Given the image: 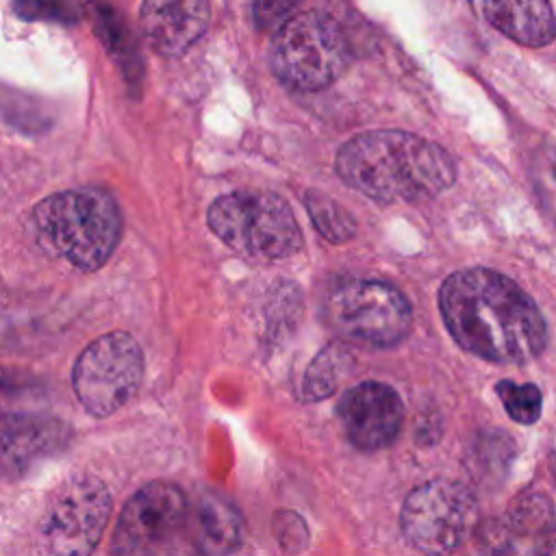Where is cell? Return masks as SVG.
Instances as JSON below:
<instances>
[{"label": "cell", "mask_w": 556, "mask_h": 556, "mask_svg": "<svg viewBox=\"0 0 556 556\" xmlns=\"http://www.w3.org/2000/svg\"><path fill=\"white\" fill-rule=\"evenodd\" d=\"M141 378V345L132 334L115 330L98 337L80 352L72 369V389L80 406L102 419L128 404Z\"/></svg>", "instance_id": "obj_8"}, {"label": "cell", "mask_w": 556, "mask_h": 556, "mask_svg": "<svg viewBox=\"0 0 556 556\" xmlns=\"http://www.w3.org/2000/svg\"><path fill=\"white\" fill-rule=\"evenodd\" d=\"M33 222L46 250L85 271L109 261L122 232L115 200L91 187L43 198L33 211Z\"/></svg>", "instance_id": "obj_3"}, {"label": "cell", "mask_w": 556, "mask_h": 556, "mask_svg": "<svg viewBox=\"0 0 556 556\" xmlns=\"http://www.w3.org/2000/svg\"><path fill=\"white\" fill-rule=\"evenodd\" d=\"M334 167L348 187L380 202L428 200L456 178L454 161L439 143L402 130L352 137L337 152Z\"/></svg>", "instance_id": "obj_2"}, {"label": "cell", "mask_w": 556, "mask_h": 556, "mask_svg": "<svg viewBox=\"0 0 556 556\" xmlns=\"http://www.w3.org/2000/svg\"><path fill=\"white\" fill-rule=\"evenodd\" d=\"M350 61V41L326 11H304L285 22L271 41L269 65L295 91H319L334 83Z\"/></svg>", "instance_id": "obj_4"}, {"label": "cell", "mask_w": 556, "mask_h": 556, "mask_svg": "<svg viewBox=\"0 0 556 556\" xmlns=\"http://www.w3.org/2000/svg\"><path fill=\"white\" fill-rule=\"evenodd\" d=\"M109 486L89 473L65 480L48 500L37 526L43 556H91L111 519Z\"/></svg>", "instance_id": "obj_7"}, {"label": "cell", "mask_w": 556, "mask_h": 556, "mask_svg": "<svg viewBox=\"0 0 556 556\" xmlns=\"http://www.w3.org/2000/svg\"><path fill=\"white\" fill-rule=\"evenodd\" d=\"M208 228L235 252L254 258H285L302 248V232L289 204L267 191H235L206 213Z\"/></svg>", "instance_id": "obj_5"}, {"label": "cell", "mask_w": 556, "mask_h": 556, "mask_svg": "<svg viewBox=\"0 0 556 556\" xmlns=\"http://www.w3.org/2000/svg\"><path fill=\"white\" fill-rule=\"evenodd\" d=\"M208 17V0H143L139 26L159 54L178 56L204 35Z\"/></svg>", "instance_id": "obj_13"}, {"label": "cell", "mask_w": 556, "mask_h": 556, "mask_svg": "<svg viewBox=\"0 0 556 556\" xmlns=\"http://www.w3.org/2000/svg\"><path fill=\"white\" fill-rule=\"evenodd\" d=\"M41 382L20 369L0 365V417L11 413H28L26 408L39 402Z\"/></svg>", "instance_id": "obj_18"}, {"label": "cell", "mask_w": 556, "mask_h": 556, "mask_svg": "<svg viewBox=\"0 0 556 556\" xmlns=\"http://www.w3.org/2000/svg\"><path fill=\"white\" fill-rule=\"evenodd\" d=\"M439 308L452 339L489 363H528L547 343V326L532 298L504 274L473 267L439 289Z\"/></svg>", "instance_id": "obj_1"}, {"label": "cell", "mask_w": 556, "mask_h": 556, "mask_svg": "<svg viewBox=\"0 0 556 556\" xmlns=\"http://www.w3.org/2000/svg\"><path fill=\"white\" fill-rule=\"evenodd\" d=\"M476 11L502 35L521 46H545L556 37L549 0H471Z\"/></svg>", "instance_id": "obj_15"}, {"label": "cell", "mask_w": 556, "mask_h": 556, "mask_svg": "<svg viewBox=\"0 0 556 556\" xmlns=\"http://www.w3.org/2000/svg\"><path fill=\"white\" fill-rule=\"evenodd\" d=\"M302 0H252V17L261 30H278L289 22Z\"/></svg>", "instance_id": "obj_21"}, {"label": "cell", "mask_w": 556, "mask_h": 556, "mask_svg": "<svg viewBox=\"0 0 556 556\" xmlns=\"http://www.w3.org/2000/svg\"><path fill=\"white\" fill-rule=\"evenodd\" d=\"M345 358H348V352L339 345H330L324 352H319L304 376V384H302L304 397L317 400L332 393Z\"/></svg>", "instance_id": "obj_20"}, {"label": "cell", "mask_w": 556, "mask_h": 556, "mask_svg": "<svg viewBox=\"0 0 556 556\" xmlns=\"http://www.w3.org/2000/svg\"><path fill=\"white\" fill-rule=\"evenodd\" d=\"M72 428L52 415L11 413L0 417V480L20 478L35 465L61 454Z\"/></svg>", "instance_id": "obj_12"}, {"label": "cell", "mask_w": 556, "mask_h": 556, "mask_svg": "<svg viewBox=\"0 0 556 556\" xmlns=\"http://www.w3.org/2000/svg\"><path fill=\"white\" fill-rule=\"evenodd\" d=\"M15 11L28 20H56V22H74L76 7L72 0H20Z\"/></svg>", "instance_id": "obj_22"}, {"label": "cell", "mask_w": 556, "mask_h": 556, "mask_svg": "<svg viewBox=\"0 0 556 556\" xmlns=\"http://www.w3.org/2000/svg\"><path fill=\"white\" fill-rule=\"evenodd\" d=\"M187 534L200 556H230L243 541V519L224 495L204 491L189 502Z\"/></svg>", "instance_id": "obj_14"}, {"label": "cell", "mask_w": 556, "mask_h": 556, "mask_svg": "<svg viewBox=\"0 0 556 556\" xmlns=\"http://www.w3.org/2000/svg\"><path fill=\"white\" fill-rule=\"evenodd\" d=\"M341 428L350 443L365 452L389 447L402 428L404 406L395 389L365 380L348 389L337 406Z\"/></svg>", "instance_id": "obj_11"}, {"label": "cell", "mask_w": 556, "mask_h": 556, "mask_svg": "<svg viewBox=\"0 0 556 556\" xmlns=\"http://www.w3.org/2000/svg\"><path fill=\"white\" fill-rule=\"evenodd\" d=\"M85 9L102 43L119 63H124V70H128V63L135 61L137 56H135V46L124 20L115 13V9L106 0H85Z\"/></svg>", "instance_id": "obj_17"}, {"label": "cell", "mask_w": 556, "mask_h": 556, "mask_svg": "<svg viewBox=\"0 0 556 556\" xmlns=\"http://www.w3.org/2000/svg\"><path fill=\"white\" fill-rule=\"evenodd\" d=\"M189 497L165 480L143 484L124 504L113 536L111 556H172L187 534Z\"/></svg>", "instance_id": "obj_10"}, {"label": "cell", "mask_w": 556, "mask_h": 556, "mask_svg": "<svg viewBox=\"0 0 556 556\" xmlns=\"http://www.w3.org/2000/svg\"><path fill=\"white\" fill-rule=\"evenodd\" d=\"M321 317L339 337L391 348L410 330V304L391 285L369 278L334 280L321 298Z\"/></svg>", "instance_id": "obj_6"}, {"label": "cell", "mask_w": 556, "mask_h": 556, "mask_svg": "<svg viewBox=\"0 0 556 556\" xmlns=\"http://www.w3.org/2000/svg\"><path fill=\"white\" fill-rule=\"evenodd\" d=\"M304 204H306L313 226L326 241L345 243L354 237V232H356L354 217L330 195H326L317 189H308L304 193Z\"/></svg>", "instance_id": "obj_16"}, {"label": "cell", "mask_w": 556, "mask_h": 556, "mask_svg": "<svg viewBox=\"0 0 556 556\" xmlns=\"http://www.w3.org/2000/svg\"><path fill=\"white\" fill-rule=\"evenodd\" d=\"M476 519L473 493L450 478H434L413 489L400 513L404 536L428 556H445L463 545Z\"/></svg>", "instance_id": "obj_9"}, {"label": "cell", "mask_w": 556, "mask_h": 556, "mask_svg": "<svg viewBox=\"0 0 556 556\" xmlns=\"http://www.w3.org/2000/svg\"><path fill=\"white\" fill-rule=\"evenodd\" d=\"M541 189H543V198L547 202V206L556 213V152H545L543 163H539V176H536Z\"/></svg>", "instance_id": "obj_23"}, {"label": "cell", "mask_w": 556, "mask_h": 556, "mask_svg": "<svg viewBox=\"0 0 556 556\" xmlns=\"http://www.w3.org/2000/svg\"><path fill=\"white\" fill-rule=\"evenodd\" d=\"M495 391L513 421L530 426L541 417L543 395L536 384H532V382L517 384L513 380H502V382H497Z\"/></svg>", "instance_id": "obj_19"}, {"label": "cell", "mask_w": 556, "mask_h": 556, "mask_svg": "<svg viewBox=\"0 0 556 556\" xmlns=\"http://www.w3.org/2000/svg\"><path fill=\"white\" fill-rule=\"evenodd\" d=\"M526 556H556V528L543 530L532 545L528 547Z\"/></svg>", "instance_id": "obj_24"}, {"label": "cell", "mask_w": 556, "mask_h": 556, "mask_svg": "<svg viewBox=\"0 0 556 556\" xmlns=\"http://www.w3.org/2000/svg\"><path fill=\"white\" fill-rule=\"evenodd\" d=\"M547 460H549V469L556 478V430H554V434L549 439V445H547Z\"/></svg>", "instance_id": "obj_25"}]
</instances>
